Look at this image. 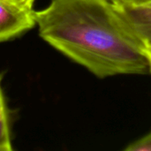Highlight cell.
<instances>
[{"mask_svg":"<svg viewBox=\"0 0 151 151\" xmlns=\"http://www.w3.org/2000/svg\"><path fill=\"white\" fill-rule=\"evenodd\" d=\"M35 25L33 8L13 0H0V42L17 37Z\"/></svg>","mask_w":151,"mask_h":151,"instance_id":"cell-2","label":"cell"},{"mask_svg":"<svg viewBox=\"0 0 151 151\" xmlns=\"http://www.w3.org/2000/svg\"><path fill=\"white\" fill-rule=\"evenodd\" d=\"M106 2L111 4L112 5H142L150 4L151 0H105Z\"/></svg>","mask_w":151,"mask_h":151,"instance_id":"cell-6","label":"cell"},{"mask_svg":"<svg viewBox=\"0 0 151 151\" xmlns=\"http://www.w3.org/2000/svg\"><path fill=\"white\" fill-rule=\"evenodd\" d=\"M12 139L10 129V119L7 105L1 88L0 75V151H12Z\"/></svg>","mask_w":151,"mask_h":151,"instance_id":"cell-4","label":"cell"},{"mask_svg":"<svg viewBox=\"0 0 151 151\" xmlns=\"http://www.w3.org/2000/svg\"><path fill=\"white\" fill-rule=\"evenodd\" d=\"M35 17L46 42L100 79L150 73L145 49L105 0H50Z\"/></svg>","mask_w":151,"mask_h":151,"instance_id":"cell-1","label":"cell"},{"mask_svg":"<svg viewBox=\"0 0 151 151\" xmlns=\"http://www.w3.org/2000/svg\"><path fill=\"white\" fill-rule=\"evenodd\" d=\"M126 151H151V131L142 138L131 142L125 149Z\"/></svg>","mask_w":151,"mask_h":151,"instance_id":"cell-5","label":"cell"},{"mask_svg":"<svg viewBox=\"0 0 151 151\" xmlns=\"http://www.w3.org/2000/svg\"></svg>","mask_w":151,"mask_h":151,"instance_id":"cell-9","label":"cell"},{"mask_svg":"<svg viewBox=\"0 0 151 151\" xmlns=\"http://www.w3.org/2000/svg\"><path fill=\"white\" fill-rule=\"evenodd\" d=\"M113 6L143 48L151 49V4Z\"/></svg>","mask_w":151,"mask_h":151,"instance_id":"cell-3","label":"cell"},{"mask_svg":"<svg viewBox=\"0 0 151 151\" xmlns=\"http://www.w3.org/2000/svg\"><path fill=\"white\" fill-rule=\"evenodd\" d=\"M13 1L23 5V6H26L28 8H33V4L35 0H13Z\"/></svg>","mask_w":151,"mask_h":151,"instance_id":"cell-7","label":"cell"},{"mask_svg":"<svg viewBox=\"0 0 151 151\" xmlns=\"http://www.w3.org/2000/svg\"><path fill=\"white\" fill-rule=\"evenodd\" d=\"M148 57H149V59H150V73H151V49H147L145 50Z\"/></svg>","mask_w":151,"mask_h":151,"instance_id":"cell-8","label":"cell"}]
</instances>
